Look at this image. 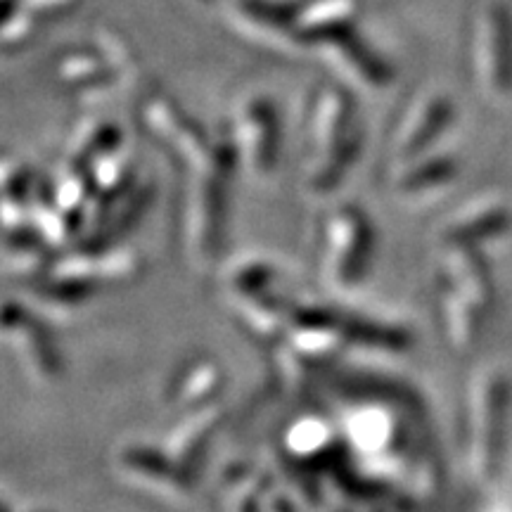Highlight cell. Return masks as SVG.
<instances>
[{
	"instance_id": "cell-5",
	"label": "cell",
	"mask_w": 512,
	"mask_h": 512,
	"mask_svg": "<svg viewBox=\"0 0 512 512\" xmlns=\"http://www.w3.org/2000/svg\"><path fill=\"white\" fill-rule=\"evenodd\" d=\"M448 114L446 102L441 98H427L422 100L418 107L411 112L406 126H403L399 150L403 155H413L415 150H420L422 145H427L434 138V133L439 131Z\"/></svg>"
},
{
	"instance_id": "cell-8",
	"label": "cell",
	"mask_w": 512,
	"mask_h": 512,
	"mask_svg": "<svg viewBox=\"0 0 512 512\" xmlns=\"http://www.w3.org/2000/svg\"><path fill=\"white\" fill-rule=\"evenodd\" d=\"M31 12H55L72 5L74 0H24Z\"/></svg>"
},
{
	"instance_id": "cell-3",
	"label": "cell",
	"mask_w": 512,
	"mask_h": 512,
	"mask_svg": "<svg viewBox=\"0 0 512 512\" xmlns=\"http://www.w3.org/2000/svg\"><path fill=\"white\" fill-rule=\"evenodd\" d=\"M347 102L339 93H325L320 100L316 112V126H313V136L318 143V155L323 157L320 162L313 164V174H316L318 183L328 181V176L339 166V159L344 157V150L339 152V140H344L347 133Z\"/></svg>"
},
{
	"instance_id": "cell-9",
	"label": "cell",
	"mask_w": 512,
	"mask_h": 512,
	"mask_svg": "<svg viewBox=\"0 0 512 512\" xmlns=\"http://www.w3.org/2000/svg\"><path fill=\"white\" fill-rule=\"evenodd\" d=\"M67 74H74V79L76 76H81V74H93V72H98V62L95 60H88V57H79V60L76 62H72V64H67Z\"/></svg>"
},
{
	"instance_id": "cell-6",
	"label": "cell",
	"mask_w": 512,
	"mask_h": 512,
	"mask_svg": "<svg viewBox=\"0 0 512 512\" xmlns=\"http://www.w3.org/2000/svg\"><path fill=\"white\" fill-rule=\"evenodd\" d=\"M354 12V0H323V3L313 5V8L299 19V29H302V34L309 38L335 34L339 27H344V24L354 17Z\"/></svg>"
},
{
	"instance_id": "cell-1",
	"label": "cell",
	"mask_w": 512,
	"mask_h": 512,
	"mask_svg": "<svg viewBox=\"0 0 512 512\" xmlns=\"http://www.w3.org/2000/svg\"><path fill=\"white\" fill-rule=\"evenodd\" d=\"M479 55L482 74L494 91L512 83V19L501 5H489L479 22Z\"/></svg>"
},
{
	"instance_id": "cell-2",
	"label": "cell",
	"mask_w": 512,
	"mask_h": 512,
	"mask_svg": "<svg viewBox=\"0 0 512 512\" xmlns=\"http://www.w3.org/2000/svg\"><path fill=\"white\" fill-rule=\"evenodd\" d=\"M328 235V275L335 283H349L358 273V259L363 261V254L368 249L366 223L358 219L354 211H339L330 221Z\"/></svg>"
},
{
	"instance_id": "cell-4",
	"label": "cell",
	"mask_w": 512,
	"mask_h": 512,
	"mask_svg": "<svg viewBox=\"0 0 512 512\" xmlns=\"http://www.w3.org/2000/svg\"><path fill=\"white\" fill-rule=\"evenodd\" d=\"M273 117L266 105L249 102L240 114V140L249 164L254 169H268L273 159Z\"/></svg>"
},
{
	"instance_id": "cell-7",
	"label": "cell",
	"mask_w": 512,
	"mask_h": 512,
	"mask_svg": "<svg viewBox=\"0 0 512 512\" xmlns=\"http://www.w3.org/2000/svg\"><path fill=\"white\" fill-rule=\"evenodd\" d=\"M337 46L339 50H344V55L349 57V62L363 74V79H368L370 83L387 81V72H384V67L373 60V55H370L366 48L358 46V43H351L349 38H337Z\"/></svg>"
}]
</instances>
